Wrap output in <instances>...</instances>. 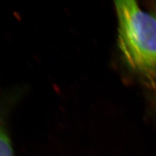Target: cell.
Listing matches in <instances>:
<instances>
[{
    "label": "cell",
    "instance_id": "obj_2",
    "mask_svg": "<svg viewBox=\"0 0 156 156\" xmlns=\"http://www.w3.org/2000/svg\"><path fill=\"white\" fill-rule=\"evenodd\" d=\"M0 156H15L5 125L0 120Z\"/></svg>",
    "mask_w": 156,
    "mask_h": 156
},
{
    "label": "cell",
    "instance_id": "obj_1",
    "mask_svg": "<svg viewBox=\"0 0 156 156\" xmlns=\"http://www.w3.org/2000/svg\"><path fill=\"white\" fill-rule=\"evenodd\" d=\"M118 20V44L123 58L136 73L156 75V18L133 0L115 2Z\"/></svg>",
    "mask_w": 156,
    "mask_h": 156
}]
</instances>
